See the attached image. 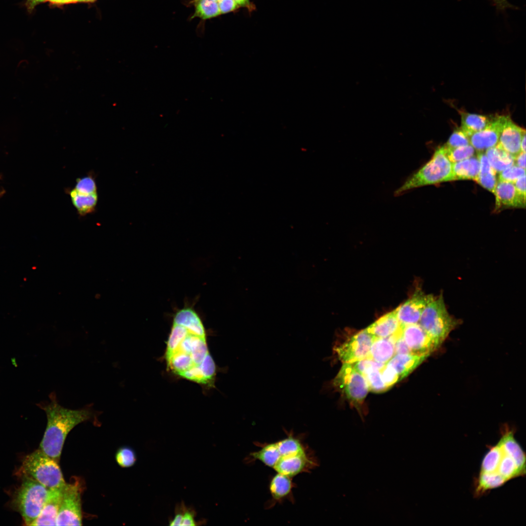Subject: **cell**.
Wrapping results in <instances>:
<instances>
[{"label": "cell", "instance_id": "6da1fadb", "mask_svg": "<svg viewBox=\"0 0 526 526\" xmlns=\"http://www.w3.org/2000/svg\"><path fill=\"white\" fill-rule=\"evenodd\" d=\"M166 344L165 359L173 374L202 386H213L216 364L205 327L194 308L186 306L176 311Z\"/></svg>", "mask_w": 526, "mask_h": 526}, {"label": "cell", "instance_id": "7a4b0ae2", "mask_svg": "<svg viewBox=\"0 0 526 526\" xmlns=\"http://www.w3.org/2000/svg\"><path fill=\"white\" fill-rule=\"evenodd\" d=\"M514 429H501L498 442L485 455L474 479L473 495L478 498L508 481L526 475V453L514 436Z\"/></svg>", "mask_w": 526, "mask_h": 526}, {"label": "cell", "instance_id": "3957f363", "mask_svg": "<svg viewBox=\"0 0 526 526\" xmlns=\"http://www.w3.org/2000/svg\"><path fill=\"white\" fill-rule=\"evenodd\" d=\"M50 402L40 405L46 413L47 423L39 449L58 463L68 433L81 423L97 421L98 413L90 404L77 410L64 408L58 403L55 393L50 394Z\"/></svg>", "mask_w": 526, "mask_h": 526}, {"label": "cell", "instance_id": "277c9868", "mask_svg": "<svg viewBox=\"0 0 526 526\" xmlns=\"http://www.w3.org/2000/svg\"><path fill=\"white\" fill-rule=\"evenodd\" d=\"M453 180L452 163L442 146L435 151L429 161L407 179L394 195L397 196L415 188Z\"/></svg>", "mask_w": 526, "mask_h": 526}, {"label": "cell", "instance_id": "5b68a950", "mask_svg": "<svg viewBox=\"0 0 526 526\" xmlns=\"http://www.w3.org/2000/svg\"><path fill=\"white\" fill-rule=\"evenodd\" d=\"M58 463L39 449L24 458L19 471L48 489L62 488L66 483Z\"/></svg>", "mask_w": 526, "mask_h": 526}, {"label": "cell", "instance_id": "8992f818", "mask_svg": "<svg viewBox=\"0 0 526 526\" xmlns=\"http://www.w3.org/2000/svg\"><path fill=\"white\" fill-rule=\"evenodd\" d=\"M418 323L440 345L459 321L449 313L441 294L427 304Z\"/></svg>", "mask_w": 526, "mask_h": 526}, {"label": "cell", "instance_id": "52a82bcc", "mask_svg": "<svg viewBox=\"0 0 526 526\" xmlns=\"http://www.w3.org/2000/svg\"><path fill=\"white\" fill-rule=\"evenodd\" d=\"M49 489L37 481L23 478L16 498V503L25 525L30 526L40 514Z\"/></svg>", "mask_w": 526, "mask_h": 526}, {"label": "cell", "instance_id": "ba28073f", "mask_svg": "<svg viewBox=\"0 0 526 526\" xmlns=\"http://www.w3.org/2000/svg\"><path fill=\"white\" fill-rule=\"evenodd\" d=\"M332 385L355 406L363 403L370 391L365 376L349 363H343Z\"/></svg>", "mask_w": 526, "mask_h": 526}, {"label": "cell", "instance_id": "9c48e42d", "mask_svg": "<svg viewBox=\"0 0 526 526\" xmlns=\"http://www.w3.org/2000/svg\"><path fill=\"white\" fill-rule=\"evenodd\" d=\"M82 483L78 480H75L72 483H66L63 488L56 526L82 525Z\"/></svg>", "mask_w": 526, "mask_h": 526}, {"label": "cell", "instance_id": "30bf717a", "mask_svg": "<svg viewBox=\"0 0 526 526\" xmlns=\"http://www.w3.org/2000/svg\"><path fill=\"white\" fill-rule=\"evenodd\" d=\"M376 338L365 329L354 334L342 343H336L333 351L343 363H353L368 357Z\"/></svg>", "mask_w": 526, "mask_h": 526}, {"label": "cell", "instance_id": "8fae6325", "mask_svg": "<svg viewBox=\"0 0 526 526\" xmlns=\"http://www.w3.org/2000/svg\"><path fill=\"white\" fill-rule=\"evenodd\" d=\"M402 336L412 354L428 357L440 346L418 323L403 325Z\"/></svg>", "mask_w": 526, "mask_h": 526}, {"label": "cell", "instance_id": "7c38bea8", "mask_svg": "<svg viewBox=\"0 0 526 526\" xmlns=\"http://www.w3.org/2000/svg\"><path fill=\"white\" fill-rule=\"evenodd\" d=\"M434 297L420 289L416 290L409 300L394 310L400 323L403 325L418 323L425 306Z\"/></svg>", "mask_w": 526, "mask_h": 526}, {"label": "cell", "instance_id": "4fadbf2b", "mask_svg": "<svg viewBox=\"0 0 526 526\" xmlns=\"http://www.w3.org/2000/svg\"><path fill=\"white\" fill-rule=\"evenodd\" d=\"M525 132L509 116L503 115L497 145L515 158L521 152V141Z\"/></svg>", "mask_w": 526, "mask_h": 526}, {"label": "cell", "instance_id": "5bb4252c", "mask_svg": "<svg viewBox=\"0 0 526 526\" xmlns=\"http://www.w3.org/2000/svg\"><path fill=\"white\" fill-rule=\"evenodd\" d=\"M503 116L499 115L494 117L485 129L468 136L470 144L475 150L483 152L497 145Z\"/></svg>", "mask_w": 526, "mask_h": 526}, {"label": "cell", "instance_id": "9a60e30c", "mask_svg": "<svg viewBox=\"0 0 526 526\" xmlns=\"http://www.w3.org/2000/svg\"><path fill=\"white\" fill-rule=\"evenodd\" d=\"M403 327L394 310L380 318L366 330L376 337L391 338L395 341L402 336Z\"/></svg>", "mask_w": 526, "mask_h": 526}, {"label": "cell", "instance_id": "2e32d148", "mask_svg": "<svg viewBox=\"0 0 526 526\" xmlns=\"http://www.w3.org/2000/svg\"><path fill=\"white\" fill-rule=\"evenodd\" d=\"M493 194L495 196V210L503 207H526V198L518 193L513 183L498 181Z\"/></svg>", "mask_w": 526, "mask_h": 526}, {"label": "cell", "instance_id": "e0dca14e", "mask_svg": "<svg viewBox=\"0 0 526 526\" xmlns=\"http://www.w3.org/2000/svg\"><path fill=\"white\" fill-rule=\"evenodd\" d=\"M63 488L49 489L46 500L40 514L30 526H56Z\"/></svg>", "mask_w": 526, "mask_h": 526}, {"label": "cell", "instance_id": "ac0fdd59", "mask_svg": "<svg viewBox=\"0 0 526 526\" xmlns=\"http://www.w3.org/2000/svg\"><path fill=\"white\" fill-rule=\"evenodd\" d=\"M308 464L309 460L303 452L281 457L273 468L278 473L292 477L303 471Z\"/></svg>", "mask_w": 526, "mask_h": 526}, {"label": "cell", "instance_id": "d6986e66", "mask_svg": "<svg viewBox=\"0 0 526 526\" xmlns=\"http://www.w3.org/2000/svg\"><path fill=\"white\" fill-rule=\"evenodd\" d=\"M427 357L412 354H396L387 363L393 368L400 381L408 376Z\"/></svg>", "mask_w": 526, "mask_h": 526}, {"label": "cell", "instance_id": "ffe728a7", "mask_svg": "<svg viewBox=\"0 0 526 526\" xmlns=\"http://www.w3.org/2000/svg\"><path fill=\"white\" fill-rule=\"evenodd\" d=\"M65 192L70 196L72 203L79 216L84 217L95 211L98 199L97 192L82 193L74 188H66Z\"/></svg>", "mask_w": 526, "mask_h": 526}, {"label": "cell", "instance_id": "44dd1931", "mask_svg": "<svg viewBox=\"0 0 526 526\" xmlns=\"http://www.w3.org/2000/svg\"><path fill=\"white\" fill-rule=\"evenodd\" d=\"M394 343L391 338L376 337L367 357L378 362L387 363L395 355Z\"/></svg>", "mask_w": 526, "mask_h": 526}, {"label": "cell", "instance_id": "7402d4cb", "mask_svg": "<svg viewBox=\"0 0 526 526\" xmlns=\"http://www.w3.org/2000/svg\"><path fill=\"white\" fill-rule=\"evenodd\" d=\"M454 180H475L480 171V162L476 155L452 163Z\"/></svg>", "mask_w": 526, "mask_h": 526}, {"label": "cell", "instance_id": "603a6c76", "mask_svg": "<svg viewBox=\"0 0 526 526\" xmlns=\"http://www.w3.org/2000/svg\"><path fill=\"white\" fill-rule=\"evenodd\" d=\"M477 156L480 162V171L475 181L483 188L494 193L498 182L496 172L490 165L483 152H478Z\"/></svg>", "mask_w": 526, "mask_h": 526}, {"label": "cell", "instance_id": "cb8c5ba5", "mask_svg": "<svg viewBox=\"0 0 526 526\" xmlns=\"http://www.w3.org/2000/svg\"><path fill=\"white\" fill-rule=\"evenodd\" d=\"M485 154L496 173L514 165L515 158L497 145L487 150Z\"/></svg>", "mask_w": 526, "mask_h": 526}, {"label": "cell", "instance_id": "d4e9b609", "mask_svg": "<svg viewBox=\"0 0 526 526\" xmlns=\"http://www.w3.org/2000/svg\"><path fill=\"white\" fill-rule=\"evenodd\" d=\"M461 128L469 136L470 134L485 129L490 123L491 119L487 116L460 112Z\"/></svg>", "mask_w": 526, "mask_h": 526}, {"label": "cell", "instance_id": "484cf974", "mask_svg": "<svg viewBox=\"0 0 526 526\" xmlns=\"http://www.w3.org/2000/svg\"><path fill=\"white\" fill-rule=\"evenodd\" d=\"M189 4L194 7V12L190 19L199 18L202 20H207L221 15L218 2L212 0H191Z\"/></svg>", "mask_w": 526, "mask_h": 526}, {"label": "cell", "instance_id": "4316f807", "mask_svg": "<svg viewBox=\"0 0 526 526\" xmlns=\"http://www.w3.org/2000/svg\"><path fill=\"white\" fill-rule=\"evenodd\" d=\"M290 478L278 472L273 477L270 483L269 489L274 499L279 500L288 495L292 488Z\"/></svg>", "mask_w": 526, "mask_h": 526}, {"label": "cell", "instance_id": "83f0119b", "mask_svg": "<svg viewBox=\"0 0 526 526\" xmlns=\"http://www.w3.org/2000/svg\"><path fill=\"white\" fill-rule=\"evenodd\" d=\"M251 456L271 468H273L282 457L277 442L264 445L258 451L251 453Z\"/></svg>", "mask_w": 526, "mask_h": 526}, {"label": "cell", "instance_id": "f1b7e54d", "mask_svg": "<svg viewBox=\"0 0 526 526\" xmlns=\"http://www.w3.org/2000/svg\"><path fill=\"white\" fill-rule=\"evenodd\" d=\"M277 444L282 457L305 452L300 440L292 436L277 442Z\"/></svg>", "mask_w": 526, "mask_h": 526}, {"label": "cell", "instance_id": "f546056e", "mask_svg": "<svg viewBox=\"0 0 526 526\" xmlns=\"http://www.w3.org/2000/svg\"><path fill=\"white\" fill-rule=\"evenodd\" d=\"M363 375L367 380L369 390L375 393H381L388 389L382 379L380 369L372 368Z\"/></svg>", "mask_w": 526, "mask_h": 526}, {"label": "cell", "instance_id": "4dcf8cb0", "mask_svg": "<svg viewBox=\"0 0 526 526\" xmlns=\"http://www.w3.org/2000/svg\"><path fill=\"white\" fill-rule=\"evenodd\" d=\"M74 188L82 193L97 192L95 177L94 173L89 172L87 175L77 178Z\"/></svg>", "mask_w": 526, "mask_h": 526}, {"label": "cell", "instance_id": "1f68e13d", "mask_svg": "<svg viewBox=\"0 0 526 526\" xmlns=\"http://www.w3.org/2000/svg\"><path fill=\"white\" fill-rule=\"evenodd\" d=\"M445 150L447 155L452 163L471 157L475 153V149L470 144L451 149L445 148Z\"/></svg>", "mask_w": 526, "mask_h": 526}, {"label": "cell", "instance_id": "d6a6232c", "mask_svg": "<svg viewBox=\"0 0 526 526\" xmlns=\"http://www.w3.org/2000/svg\"><path fill=\"white\" fill-rule=\"evenodd\" d=\"M115 460L121 467L129 468L135 464L136 456L132 449L124 446L117 450L115 454Z\"/></svg>", "mask_w": 526, "mask_h": 526}, {"label": "cell", "instance_id": "836d02e7", "mask_svg": "<svg viewBox=\"0 0 526 526\" xmlns=\"http://www.w3.org/2000/svg\"><path fill=\"white\" fill-rule=\"evenodd\" d=\"M469 144H470L468 136L460 128L455 129L453 132L444 146L446 149H451Z\"/></svg>", "mask_w": 526, "mask_h": 526}, {"label": "cell", "instance_id": "e575fe53", "mask_svg": "<svg viewBox=\"0 0 526 526\" xmlns=\"http://www.w3.org/2000/svg\"><path fill=\"white\" fill-rule=\"evenodd\" d=\"M526 175V169L513 165L499 172V181L514 183L520 177Z\"/></svg>", "mask_w": 526, "mask_h": 526}, {"label": "cell", "instance_id": "d590c367", "mask_svg": "<svg viewBox=\"0 0 526 526\" xmlns=\"http://www.w3.org/2000/svg\"><path fill=\"white\" fill-rule=\"evenodd\" d=\"M380 373L382 379L388 389L399 381L398 376L396 372L388 363H386L380 369Z\"/></svg>", "mask_w": 526, "mask_h": 526}, {"label": "cell", "instance_id": "8d00e7d4", "mask_svg": "<svg viewBox=\"0 0 526 526\" xmlns=\"http://www.w3.org/2000/svg\"><path fill=\"white\" fill-rule=\"evenodd\" d=\"M351 363L362 375L366 371L372 368L381 369L385 364L376 361L369 357H366Z\"/></svg>", "mask_w": 526, "mask_h": 526}, {"label": "cell", "instance_id": "74e56055", "mask_svg": "<svg viewBox=\"0 0 526 526\" xmlns=\"http://www.w3.org/2000/svg\"><path fill=\"white\" fill-rule=\"evenodd\" d=\"M182 516L181 526H195L197 523L195 520V511L191 507H188L184 503L178 506Z\"/></svg>", "mask_w": 526, "mask_h": 526}, {"label": "cell", "instance_id": "f35d334b", "mask_svg": "<svg viewBox=\"0 0 526 526\" xmlns=\"http://www.w3.org/2000/svg\"><path fill=\"white\" fill-rule=\"evenodd\" d=\"M218 4L221 14L233 12L240 7L234 0H220Z\"/></svg>", "mask_w": 526, "mask_h": 526}, {"label": "cell", "instance_id": "ab89813d", "mask_svg": "<svg viewBox=\"0 0 526 526\" xmlns=\"http://www.w3.org/2000/svg\"><path fill=\"white\" fill-rule=\"evenodd\" d=\"M394 343L395 355L411 354L409 348L402 336L397 338Z\"/></svg>", "mask_w": 526, "mask_h": 526}, {"label": "cell", "instance_id": "60d3db41", "mask_svg": "<svg viewBox=\"0 0 526 526\" xmlns=\"http://www.w3.org/2000/svg\"><path fill=\"white\" fill-rule=\"evenodd\" d=\"M498 10L504 11L508 9H516L515 6L511 4L507 0H490Z\"/></svg>", "mask_w": 526, "mask_h": 526}, {"label": "cell", "instance_id": "b9f144b4", "mask_svg": "<svg viewBox=\"0 0 526 526\" xmlns=\"http://www.w3.org/2000/svg\"><path fill=\"white\" fill-rule=\"evenodd\" d=\"M514 184L518 193L526 198V175L518 179Z\"/></svg>", "mask_w": 526, "mask_h": 526}, {"label": "cell", "instance_id": "7bdbcfd3", "mask_svg": "<svg viewBox=\"0 0 526 526\" xmlns=\"http://www.w3.org/2000/svg\"><path fill=\"white\" fill-rule=\"evenodd\" d=\"M514 165L526 169V152L521 151L515 157Z\"/></svg>", "mask_w": 526, "mask_h": 526}, {"label": "cell", "instance_id": "ee69618b", "mask_svg": "<svg viewBox=\"0 0 526 526\" xmlns=\"http://www.w3.org/2000/svg\"><path fill=\"white\" fill-rule=\"evenodd\" d=\"M240 7L247 8L248 11H252L255 9L254 4L250 0H234Z\"/></svg>", "mask_w": 526, "mask_h": 526}, {"label": "cell", "instance_id": "f6af8a7d", "mask_svg": "<svg viewBox=\"0 0 526 526\" xmlns=\"http://www.w3.org/2000/svg\"><path fill=\"white\" fill-rule=\"evenodd\" d=\"M48 0H27L26 5L29 12L32 11L38 4Z\"/></svg>", "mask_w": 526, "mask_h": 526}, {"label": "cell", "instance_id": "bcb514c9", "mask_svg": "<svg viewBox=\"0 0 526 526\" xmlns=\"http://www.w3.org/2000/svg\"><path fill=\"white\" fill-rule=\"evenodd\" d=\"M51 3L56 4H62L77 2V0H48Z\"/></svg>", "mask_w": 526, "mask_h": 526}, {"label": "cell", "instance_id": "7dc6e473", "mask_svg": "<svg viewBox=\"0 0 526 526\" xmlns=\"http://www.w3.org/2000/svg\"><path fill=\"white\" fill-rule=\"evenodd\" d=\"M521 150L522 152H526V132L523 135L521 141Z\"/></svg>", "mask_w": 526, "mask_h": 526}, {"label": "cell", "instance_id": "c3c4849f", "mask_svg": "<svg viewBox=\"0 0 526 526\" xmlns=\"http://www.w3.org/2000/svg\"><path fill=\"white\" fill-rule=\"evenodd\" d=\"M94 0H77V1H82V2H89V1H94Z\"/></svg>", "mask_w": 526, "mask_h": 526}, {"label": "cell", "instance_id": "681fc988", "mask_svg": "<svg viewBox=\"0 0 526 526\" xmlns=\"http://www.w3.org/2000/svg\"><path fill=\"white\" fill-rule=\"evenodd\" d=\"M212 0L218 2L220 0Z\"/></svg>", "mask_w": 526, "mask_h": 526}, {"label": "cell", "instance_id": "f907efd6", "mask_svg": "<svg viewBox=\"0 0 526 526\" xmlns=\"http://www.w3.org/2000/svg\"><path fill=\"white\" fill-rule=\"evenodd\" d=\"M0 195H1V192H0Z\"/></svg>", "mask_w": 526, "mask_h": 526}]
</instances>
